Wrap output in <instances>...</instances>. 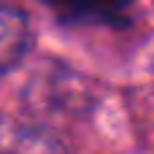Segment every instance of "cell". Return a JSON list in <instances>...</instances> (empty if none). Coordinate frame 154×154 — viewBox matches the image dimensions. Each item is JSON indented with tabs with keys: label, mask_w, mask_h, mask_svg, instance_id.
I'll list each match as a JSON object with an SVG mask.
<instances>
[{
	"label": "cell",
	"mask_w": 154,
	"mask_h": 154,
	"mask_svg": "<svg viewBox=\"0 0 154 154\" xmlns=\"http://www.w3.org/2000/svg\"><path fill=\"white\" fill-rule=\"evenodd\" d=\"M0 154H68L60 138L43 130H11L0 135Z\"/></svg>",
	"instance_id": "cell-3"
},
{
	"label": "cell",
	"mask_w": 154,
	"mask_h": 154,
	"mask_svg": "<svg viewBox=\"0 0 154 154\" xmlns=\"http://www.w3.org/2000/svg\"><path fill=\"white\" fill-rule=\"evenodd\" d=\"M65 24H125L135 0H41Z\"/></svg>",
	"instance_id": "cell-1"
},
{
	"label": "cell",
	"mask_w": 154,
	"mask_h": 154,
	"mask_svg": "<svg viewBox=\"0 0 154 154\" xmlns=\"http://www.w3.org/2000/svg\"><path fill=\"white\" fill-rule=\"evenodd\" d=\"M32 43V24L27 11L14 3H0V79L14 70Z\"/></svg>",
	"instance_id": "cell-2"
}]
</instances>
